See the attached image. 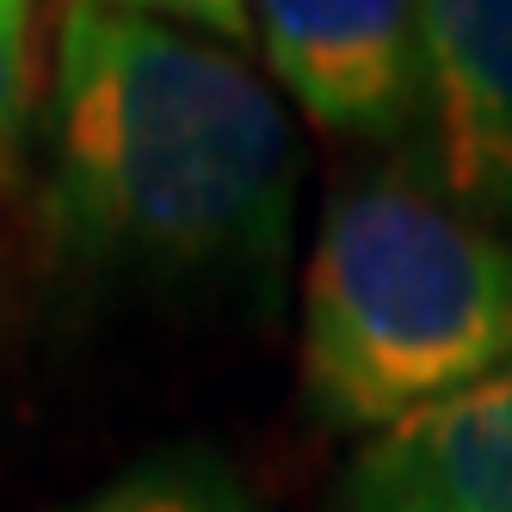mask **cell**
<instances>
[{
  "label": "cell",
  "instance_id": "cell-1",
  "mask_svg": "<svg viewBox=\"0 0 512 512\" xmlns=\"http://www.w3.org/2000/svg\"><path fill=\"white\" fill-rule=\"evenodd\" d=\"M44 223L68 266L161 284H266L303 149L247 62L124 7H68L50 44Z\"/></svg>",
  "mask_w": 512,
  "mask_h": 512
},
{
  "label": "cell",
  "instance_id": "cell-2",
  "mask_svg": "<svg viewBox=\"0 0 512 512\" xmlns=\"http://www.w3.org/2000/svg\"><path fill=\"white\" fill-rule=\"evenodd\" d=\"M506 371L512 241L408 179L340 186L303 272L309 420L377 438Z\"/></svg>",
  "mask_w": 512,
  "mask_h": 512
},
{
  "label": "cell",
  "instance_id": "cell-3",
  "mask_svg": "<svg viewBox=\"0 0 512 512\" xmlns=\"http://www.w3.org/2000/svg\"><path fill=\"white\" fill-rule=\"evenodd\" d=\"M266 75L303 118L334 136L389 142L426 118V31L420 7L389 0H272L253 7Z\"/></svg>",
  "mask_w": 512,
  "mask_h": 512
},
{
  "label": "cell",
  "instance_id": "cell-4",
  "mask_svg": "<svg viewBox=\"0 0 512 512\" xmlns=\"http://www.w3.org/2000/svg\"><path fill=\"white\" fill-rule=\"evenodd\" d=\"M426 130L438 192L482 229H512V0H432Z\"/></svg>",
  "mask_w": 512,
  "mask_h": 512
},
{
  "label": "cell",
  "instance_id": "cell-5",
  "mask_svg": "<svg viewBox=\"0 0 512 512\" xmlns=\"http://www.w3.org/2000/svg\"><path fill=\"white\" fill-rule=\"evenodd\" d=\"M334 512H512V371L377 432Z\"/></svg>",
  "mask_w": 512,
  "mask_h": 512
},
{
  "label": "cell",
  "instance_id": "cell-6",
  "mask_svg": "<svg viewBox=\"0 0 512 512\" xmlns=\"http://www.w3.org/2000/svg\"><path fill=\"white\" fill-rule=\"evenodd\" d=\"M56 512H260L247 475L210 445H167Z\"/></svg>",
  "mask_w": 512,
  "mask_h": 512
},
{
  "label": "cell",
  "instance_id": "cell-7",
  "mask_svg": "<svg viewBox=\"0 0 512 512\" xmlns=\"http://www.w3.org/2000/svg\"><path fill=\"white\" fill-rule=\"evenodd\" d=\"M38 118V13L0 0V179L13 173Z\"/></svg>",
  "mask_w": 512,
  "mask_h": 512
}]
</instances>
